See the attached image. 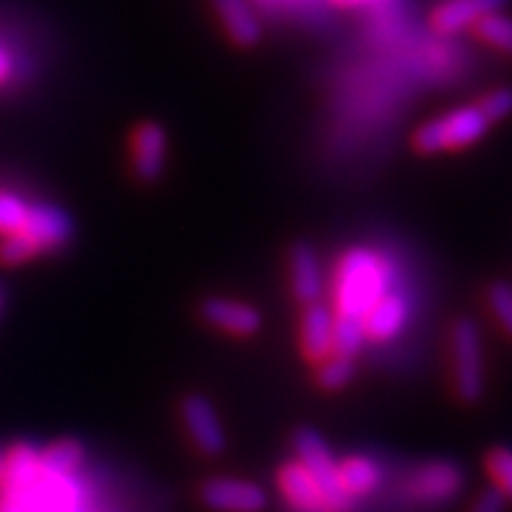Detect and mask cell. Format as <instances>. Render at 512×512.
<instances>
[{"mask_svg": "<svg viewBox=\"0 0 512 512\" xmlns=\"http://www.w3.org/2000/svg\"><path fill=\"white\" fill-rule=\"evenodd\" d=\"M32 241L37 254H48V251L63 249L71 236H74V223L66 215V209L55 207V204H32L29 207L27 223L19 230Z\"/></svg>", "mask_w": 512, "mask_h": 512, "instance_id": "obj_8", "label": "cell"}, {"mask_svg": "<svg viewBox=\"0 0 512 512\" xmlns=\"http://www.w3.org/2000/svg\"><path fill=\"white\" fill-rule=\"evenodd\" d=\"M353 374H356V364L348 356L332 353V356L324 358L322 364H317V384L327 392L345 390L351 384Z\"/></svg>", "mask_w": 512, "mask_h": 512, "instance_id": "obj_21", "label": "cell"}, {"mask_svg": "<svg viewBox=\"0 0 512 512\" xmlns=\"http://www.w3.org/2000/svg\"><path fill=\"white\" fill-rule=\"evenodd\" d=\"M11 79H14V58L0 45V87H6Z\"/></svg>", "mask_w": 512, "mask_h": 512, "instance_id": "obj_29", "label": "cell"}, {"mask_svg": "<svg viewBox=\"0 0 512 512\" xmlns=\"http://www.w3.org/2000/svg\"><path fill=\"white\" fill-rule=\"evenodd\" d=\"M366 340L369 337H366L364 330V319L335 314V324H332V353L353 358L364 348Z\"/></svg>", "mask_w": 512, "mask_h": 512, "instance_id": "obj_20", "label": "cell"}, {"mask_svg": "<svg viewBox=\"0 0 512 512\" xmlns=\"http://www.w3.org/2000/svg\"><path fill=\"white\" fill-rule=\"evenodd\" d=\"M332 324L335 311L327 304L317 301L304 309L301 317V353L311 364H322L324 358L332 356Z\"/></svg>", "mask_w": 512, "mask_h": 512, "instance_id": "obj_14", "label": "cell"}, {"mask_svg": "<svg viewBox=\"0 0 512 512\" xmlns=\"http://www.w3.org/2000/svg\"><path fill=\"white\" fill-rule=\"evenodd\" d=\"M202 319L209 327L236 337H251L262 330V314L251 304L233 301V298H207L202 304Z\"/></svg>", "mask_w": 512, "mask_h": 512, "instance_id": "obj_11", "label": "cell"}, {"mask_svg": "<svg viewBox=\"0 0 512 512\" xmlns=\"http://www.w3.org/2000/svg\"><path fill=\"white\" fill-rule=\"evenodd\" d=\"M181 418L186 432H189L191 442L196 450L207 455V458H217L225 450V429L220 424L215 405L209 403L204 395H189L181 403Z\"/></svg>", "mask_w": 512, "mask_h": 512, "instance_id": "obj_6", "label": "cell"}, {"mask_svg": "<svg viewBox=\"0 0 512 512\" xmlns=\"http://www.w3.org/2000/svg\"><path fill=\"white\" fill-rule=\"evenodd\" d=\"M40 473V452L34 450L32 445H27V442H19V445H14L6 452V479H3L0 492H27V489H32L37 484Z\"/></svg>", "mask_w": 512, "mask_h": 512, "instance_id": "obj_18", "label": "cell"}, {"mask_svg": "<svg viewBox=\"0 0 512 512\" xmlns=\"http://www.w3.org/2000/svg\"><path fill=\"white\" fill-rule=\"evenodd\" d=\"M29 207L32 204L24 202L19 194H11V191H0V236H11V233H19L27 223Z\"/></svg>", "mask_w": 512, "mask_h": 512, "instance_id": "obj_24", "label": "cell"}, {"mask_svg": "<svg viewBox=\"0 0 512 512\" xmlns=\"http://www.w3.org/2000/svg\"><path fill=\"white\" fill-rule=\"evenodd\" d=\"M277 489L296 512H332L330 502L309 471L298 460H288L277 471Z\"/></svg>", "mask_w": 512, "mask_h": 512, "instance_id": "obj_10", "label": "cell"}, {"mask_svg": "<svg viewBox=\"0 0 512 512\" xmlns=\"http://www.w3.org/2000/svg\"><path fill=\"white\" fill-rule=\"evenodd\" d=\"M505 0H442L432 11V29L437 34H458L473 29L489 14H497Z\"/></svg>", "mask_w": 512, "mask_h": 512, "instance_id": "obj_13", "label": "cell"}, {"mask_svg": "<svg viewBox=\"0 0 512 512\" xmlns=\"http://www.w3.org/2000/svg\"><path fill=\"white\" fill-rule=\"evenodd\" d=\"M489 309L499 327L512 337V285L510 283H494L489 288Z\"/></svg>", "mask_w": 512, "mask_h": 512, "instance_id": "obj_26", "label": "cell"}, {"mask_svg": "<svg viewBox=\"0 0 512 512\" xmlns=\"http://www.w3.org/2000/svg\"><path fill=\"white\" fill-rule=\"evenodd\" d=\"M486 473L492 479L494 489L505 499H512V450L510 447H494L486 455Z\"/></svg>", "mask_w": 512, "mask_h": 512, "instance_id": "obj_23", "label": "cell"}, {"mask_svg": "<svg viewBox=\"0 0 512 512\" xmlns=\"http://www.w3.org/2000/svg\"><path fill=\"white\" fill-rule=\"evenodd\" d=\"M473 32L479 34V40L486 42V45H492V48L512 55V19L502 14V11L481 19L479 24L473 27Z\"/></svg>", "mask_w": 512, "mask_h": 512, "instance_id": "obj_22", "label": "cell"}, {"mask_svg": "<svg viewBox=\"0 0 512 512\" xmlns=\"http://www.w3.org/2000/svg\"><path fill=\"white\" fill-rule=\"evenodd\" d=\"M37 256L40 254L24 233H11V236L0 238V264L3 267H19V264L32 262Z\"/></svg>", "mask_w": 512, "mask_h": 512, "instance_id": "obj_25", "label": "cell"}, {"mask_svg": "<svg viewBox=\"0 0 512 512\" xmlns=\"http://www.w3.org/2000/svg\"><path fill=\"white\" fill-rule=\"evenodd\" d=\"M202 499L215 512H262L267 507V492L254 481L217 476L202 486Z\"/></svg>", "mask_w": 512, "mask_h": 512, "instance_id": "obj_7", "label": "cell"}, {"mask_svg": "<svg viewBox=\"0 0 512 512\" xmlns=\"http://www.w3.org/2000/svg\"><path fill=\"white\" fill-rule=\"evenodd\" d=\"M387 290H392V267L382 254L366 246H356L340 256L332 280L335 314L364 319L366 311Z\"/></svg>", "mask_w": 512, "mask_h": 512, "instance_id": "obj_1", "label": "cell"}, {"mask_svg": "<svg viewBox=\"0 0 512 512\" xmlns=\"http://www.w3.org/2000/svg\"><path fill=\"white\" fill-rule=\"evenodd\" d=\"M337 479L348 497L361 499L382 486L384 471L369 455H351V458L337 460Z\"/></svg>", "mask_w": 512, "mask_h": 512, "instance_id": "obj_17", "label": "cell"}, {"mask_svg": "<svg viewBox=\"0 0 512 512\" xmlns=\"http://www.w3.org/2000/svg\"><path fill=\"white\" fill-rule=\"evenodd\" d=\"M168 157V134L155 121H144L134 128L131 136V165L139 181H160Z\"/></svg>", "mask_w": 512, "mask_h": 512, "instance_id": "obj_9", "label": "cell"}, {"mask_svg": "<svg viewBox=\"0 0 512 512\" xmlns=\"http://www.w3.org/2000/svg\"><path fill=\"white\" fill-rule=\"evenodd\" d=\"M84 458H87V452L79 439H58L40 452V465L45 473L76 476V471L84 465Z\"/></svg>", "mask_w": 512, "mask_h": 512, "instance_id": "obj_19", "label": "cell"}, {"mask_svg": "<svg viewBox=\"0 0 512 512\" xmlns=\"http://www.w3.org/2000/svg\"><path fill=\"white\" fill-rule=\"evenodd\" d=\"M0 304H3V293H0Z\"/></svg>", "mask_w": 512, "mask_h": 512, "instance_id": "obj_32", "label": "cell"}, {"mask_svg": "<svg viewBox=\"0 0 512 512\" xmlns=\"http://www.w3.org/2000/svg\"><path fill=\"white\" fill-rule=\"evenodd\" d=\"M290 290L298 304H317L324 296V270L319 262V254L309 243H296L288 256Z\"/></svg>", "mask_w": 512, "mask_h": 512, "instance_id": "obj_12", "label": "cell"}, {"mask_svg": "<svg viewBox=\"0 0 512 512\" xmlns=\"http://www.w3.org/2000/svg\"><path fill=\"white\" fill-rule=\"evenodd\" d=\"M293 447H296V460L314 476V481H317L327 502H330L332 512H351L356 507V499L348 497L343 486H340L337 460L322 439V434L304 426V429H298L293 434Z\"/></svg>", "mask_w": 512, "mask_h": 512, "instance_id": "obj_3", "label": "cell"}, {"mask_svg": "<svg viewBox=\"0 0 512 512\" xmlns=\"http://www.w3.org/2000/svg\"><path fill=\"white\" fill-rule=\"evenodd\" d=\"M463 471L455 463L447 460H434V463L418 465L416 471L405 481V492L411 494L416 502L424 505H439L447 499L458 497L463 492Z\"/></svg>", "mask_w": 512, "mask_h": 512, "instance_id": "obj_5", "label": "cell"}, {"mask_svg": "<svg viewBox=\"0 0 512 512\" xmlns=\"http://www.w3.org/2000/svg\"><path fill=\"white\" fill-rule=\"evenodd\" d=\"M492 123L486 121L479 105H463L450 113L439 115L418 126L413 134V147L421 155H439V152H458L484 139Z\"/></svg>", "mask_w": 512, "mask_h": 512, "instance_id": "obj_2", "label": "cell"}, {"mask_svg": "<svg viewBox=\"0 0 512 512\" xmlns=\"http://www.w3.org/2000/svg\"><path fill=\"white\" fill-rule=\"evenodd\" d=\"M217 19L223 24L225 34L236 42L238 48H254L262 40V21L251 8L249 0H212Z\"/></svg>", "mask_w": 512, "mask_h": 512, "instance_id": "obj_16", "label": "cell"}, {"mask_svg": "<svg viewBox=\"0 0 512 512\" xmlns=\"http://www.w3.org/2000/svg\"><path fill=\"white\" fill-rule=\"evenodd\" d=\"M452 371L458 398L476 403L484 395V345L473 319H458L452 327Z\"/></svg>", "mask_w": 512, "mask_h": 512, "instance_id": "obj_4", "label": "cell"}, {"mask_svg": "<svg viewBox=\"0 0 512 512\" xmlns=\"http://www.w3.org/2000/svg\"><path fill=\"white\" fill-rule=\"evenodd\" d=\"M3 479H6V450H0V486H3Z\"/></svg>", "mask_w": 512, "mask_h": 512, "instance_id": "obj_31", "label": "cell"}, {"mask_svg": "<svg viewBox=\"0 0 512 512\" xmlns=\"http://www.w3.org/2000/svg\"><path fill=\"white\" fill-rule=\"evenodd\" d=\"M479 110L486 115V121L489 123H497L502 121V118H507V115L512 113V89L502 87L489 92V95H484L479 102Z\"/></svg>", "mask_w": 512, "mask_h": 512, "instance_id": "obj_27", "label": "cell"}, {"mask_svg": "<svg viewBox=\"0 0 512 512\" xmlns=\"http://www.w3.org/2000/svg\"><path fill=\"white\" fill-rule=\"evenodd\" d=\"M505 505L507 499L492 486V489H486V492H481L479 497H476L471 512H505Z\"/></svg>", "mask_w": 512, "mask_h": 512, "instance_id": "obj_28", "label": "cell"}, {"mask_svg": "<svg viewBox=\"0 0 512 512\" xmlns=\"http://www.w3.org/2000/svg\"><path fill=\"white\" fill-rule=\"evenodd\" d=\"M408 301L398 290H387L377 304L371 306L364 314V330L369 340H392L403 332L405 322H408Z\"/></svg>", "mask_w": 512, "mask_h": 512, "instance_id": "obj_15", "label": "cell"}, {"mask_svg": "<svg viewBox=\"0 0 512 512\" xmlns=\"http://www.w3.org/2000/svg\"><path fill=\"white\" fill-rule=\"evenodd\" d=\"M330 3L337 8H364L377 6V3H384V0H330Z\"/></svg>", "mask_w": 512, "mask_h": 512, "instance_id": "obj_30", "label": "cell"}]
</instances>
